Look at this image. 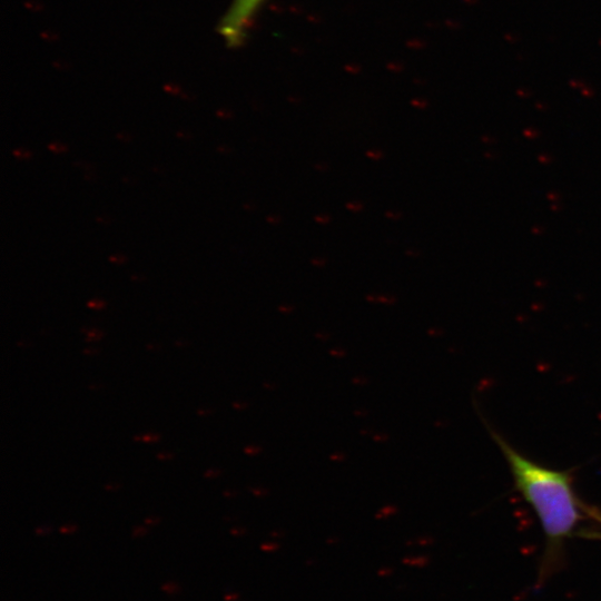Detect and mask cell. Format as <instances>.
<instances>
[{
	"instance_id": "obj_1",
	"label": "cell",
	"mask_w": 601,
	"mask_h": 601,
	"mask_svg": "<svg viewBox=\"0 0 601 601\" xmlns=\"http://www.w3.org/2000/svg\"><path fill=\"white\" fill-rule=\"evenodd\" d=\"M492 436L508 463L516 491L535 512L548 544L551 549L559 548L578 528L587 510L571 474L529 459L495 432Z\"/></svg>"
},
{
	"instance_id": "obj_2",
	"label": "cell",
	"mask_w": 601,
	"mask_h": 601,
	"mask_svg": "<svg viewBox=\"0 0 601 601\" xmlns=\"http://www.w3.org/2000/svg\"><path fill=\"white\" fill-rule=\"evenodd\" d=\"M265 0H233L225 13L219 31L229 46H238L247 35V30Z\"/></svg>"
},
{
	"instance_id": "obj_3",
	"label": "cell",
	"mask_w": 601,
	"mask_h": 601,
	"mask_svg": "<svg viewBox=\"0 0 601 601\" xmlns=\"http://www.w3.org/2000/svg\"><path fill=\"white\" fill-rule=\"evenodd\" d=\"M80 333L82 334V338L85 342L87 343H95V342H99L101 341L105 335H106V332H104L102 329H98V328H87V327H82L80 329Z\"/></svg>"
},
{
	"instance_id": "obj_4",
	"label": "cell",
	"mask_w": 601,
	"mask_h": 601,
	"mask_svg": "<svg viewBox=\"0 0 601 601\" xmlns=\"http://www.w3.org/2000/svg\"><path fill=\"white\" fill-rule=\"evenodd\" d=\"M135 442L154 444L160 441L161 435L157 432L137 433L131 436Z\"/></svg>"
},
{
	"instance_id": "obj_5",
	"label": "cell",
	"mask_w": 601,
	"mask_h": 601,
	"mask_svg": "<svg viewBox=\"0 0 601 601\" xmlns=\"http://www.w3.org/2000/svg\"><path fill=\"white\" fill-rule=\"evenodd\" d=\"M221 474V471L217 467H208L203 471V477L207 480L216 479Z\"/></svg>"
},
{
	"instance_id": "obj_6",
	"label": "cell",
	"mask_w": 601,
	"mask_h": 601,
	"mask_svg": "<svg viewBox=\"0 0 601 601\" xmlns=\"http://www.w3.org/2000/svg\"><path fill=\"white\" fill-rule=\"evenodd\" d=\"M78 526L76 524H65L59 528V532L62 534H71L73 533Z\"/></svg>"
},
{
	"instance_id": "obj_7",
	"label": "cell",
	"mask_w": 601,
	"mask_h": 601,
	"mask_svg": "<svg viewBox=\"0 0 601 601\" xmlns=\"http://www.w3.org/2000/svg\"><path fill=\"white\" fill-rule=\"evenodd\" d=\"M147 532L148 531L144 525H136L132 529V536L134 538L144 536Z\"/></svg>"
},
{
	"instance_id": "obj_8",
	"label": "cell",
	"mask_w": 601,
	"mask_h": 601,
	"mask_svg": "<svg viewBox=\"0 0 601 601\" xmlns=\"http://www.w3.org/2000/svg\"><path fill=\"white\" fill-rule=\"evenodd\" d=\"M160 516L157 515H149L144 519L145 525H157L160 523Z\"/></svg>"
},
{
	"instance_id": "obj_9",
	"label": "cell",
	"mask_w": 601,
	"mask_h": 601,
	"mask_svg": "<svg viewBox=\"0 0 601 601\" xmlns=\"http://www.w3.org/2000/svg\"><path fill=\"white\" fill-rule=\"evenodd\" d=\"M88 306L93 309H101L105 306V303L100 299H92L88 303Z\"/></svg>"
},
{
	"instance_id": "obj_10",
	"label": "cell",
	"mask_w": 601,
	"mask_h": 601,
	"mask_svg": "<svg viewBox=\"0 0 601 601\" xmlns=\"http://www.w3.org/2000/svg\"><path fill=\"white\" fill-rule=\"evenodd\" d=\"M50 530H51L50 526L41 525V526L36 528L35 533L37 535H46V534H48L50 532Z\"/></svg>"
},
{
	"instance_id": "obj_11",
	"label": "cell",
	"mask_w": 601,
	"mask_h": 601,
	"mask_svg": "<svg viewBox=\"0 0 601 601\" xmlns=\"http://www.w3.org/2000/svg\"><path fill=\"white\" fill-rule=\"evenodd\" d=\"M49 148L56 152H61L65 150V146H62L61 144L59 142H53L49 146Z\"/></svg>"
},
{
	"instance_id": "obj_12",
	"label": "cell",
	"mask_w": 601,
	"mask_h": 601,
	"mask_svg": "<svg viewBox=\"0 0 601 601\" xmlns=\"http://www.w3.org/2000/svg\"><path fill=\"white\" fill-rule=\"evenodd\" d=\"M111 260H114L116 263H122L125 260V258L121 255H116V256L111 257Z\"/></svg>"
}]
</instances>
